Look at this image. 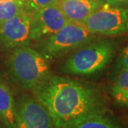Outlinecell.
<instances>
[{
	"mask_svg": "<svg viewBox=\"0 0 128 128\" xmlns=\"http://www.w3.org/2000/svg\"><path fill=\"white\" fill-rule=\"evenodd\" d=\"M122 106H125V107L128 108V100H126V102H125Z\"/></svg>",
	"mask_w": 128,
	"mask_h": 128,
	"instance_id": "obj_17",
	"label": "cell"
},
{
	"mask_svg": "<svg viewBox=\"0 0 128 128\" xmlns=\"http://www.w3.org/2000/svg\"><path fill=\"white\" fill-rule=\"evenodd\" d=\"M105 2L114 6H122L128 4V0H105Z\"/></svg>",
	"mask_w": 128,
	"mask_h": 128,
	"instance_id": "obj_16",
	"label": "cell"
},
{
	"mask_svg": "<svg viewBox=\"0 0 128 128\" xmlns=\"http://www.w3.org/2000/svg\"><path fill=\"white\" fill-rule=\"evenodd\" d=\"M127 32H128V30H127Z\"/></svg>",
	"mask_w": 128,
	"mask_h": 128,
	"instance_id": "obj_22",
	"label": "cell"
},
{
	"mask_svg": "<svg viewBox=\"0 0 128 128\" xmlns=\"http://www.w3.org/2000/svg\"><path fill=\"white\" fill-rule=\"evenodd\" d=\"M114 51V45L108 40L89 42L67 59L63 65L64 71L73 75L94 74L108 64Z\"/></svg>",
	"mask_w": 128,
	"mask_h": 128,
	"instance_id": "obj_3",
	"label": "cell"
},
{
	"mask_svg": "<svg viewBox=\"0 0 128 128\" xmlns=\"http://www.w3.org/2000/svg\"><path fill=\"white\" fill-rule=\"evenodd\" d=\"M55 128H57V127H55Z\"/></svg>",
	"mask_w": 128,
	"mask_h": 128,
	"instance_id": "obj_21",
	"label": "cell"
},
{
	"mask_svg": "<svg viewBox=\"0 0 128 128\" xmlns=\"http://www.w3.org/2000/svg\"><path fill=\"white\" fill-rule=\"evenodd\" d=\"M23 2L26 8L33 11L42 8L56 5L59 0H23Z\"/></svg>",
	"mask_w": 128,
	"mask_h": 128,
	"instance_id": "obj_14",
	"label": "cell"
},
{
	"mask_svg": "<svg viewBox=\"0 0 128 128\" xmlns=\"http://www.w3.org/2000/svg\"><path fill=\"white\" fill-rule=\"evenodd\" d=\"M0 122L6 128H16V102L9 86L0 77Z\"/></svg>",
	"mask_w": 128,
	"mask_h": 128,
	"instance_id": "obj_10",
	"label": "cell"
},
{
	"mask_svg": "<svg viewBox=\"0 0 128 128\" xmlns=\"http://www.w3.org/2000/svg\"><path fill=\"white\" fill-rule=\"evenodd\" d=\"M94 1H98V2H105V0H94Z\"/></svg>",
	"mask_w": 128,
	"mask_h": 128,
	"instance_id": "obj_18",
	"label": "cell"
},
{
	"mask_svg": "<svg viewBox=\"0 0 128 128\" xmlns=\"http://www.w3.org/2000/svg\"><path fill=\"white\" fill-rule=\"evenodd\" d=\"M112 95L121 105L128 100V70L118 73L112 86Z\"/></svg>",
	"mask_w": 128,
	"mask_h": 128,
	"instance_id": "obj_11",
	"label": "cell"
},
{
	"mask_svg": "<svg viewBox=\"0 0 128 128\" xmlns=\"http://www.w3.org/2000/svg\"><path fill=\"white\" fill-rule=\"evenodd\" d=\"M0 128H4V126H0Z\"/></svg>",
	"mask_w": 128,
	"mask_h": 128,
	"instance_id": "obj_19",
	"label": "cell"
},
{
	"mask_svg": "<svg viewBox=\"0 0 128 128\" xmlns=\"http://www.w3.org/2000/svg\"><path fill=\"white\" fill-rule=\"evenodd\" d=\"M68 22L56 5L33 10L32 12L31 39L40 40L56 33Z\"/></svg>",
	"mask_w": 128,
	"mask_h": 128,
	"instance_id": "obj_8",
	"label": "cell"
},
{
	"mask_svg": "<svg viewBox=\"0 0 128 128\" xmlns=\"http://www.w3.org/2000/svg\"><path fill=\"white\" fill-rule=\"evenodd\" d=\"M1 1H5V0H0V2H1Z\"/></svg>",
	"mask_w": 128,
	"mask_h": 128,
	"instance_id": "obj_20",
	"label": "cell"
},
{
	"mask_svg": "<svg viewBox=\"0 0 128 128\" xmlns=\"http://www.w3.org/2000/svg\"><path fill=\"white\" fill-rule=\"evenodd\" d=\"M92 34L82 23L68 22L60 31L46 36L40 44V53L47 59L64 55L91 42Z\"/></svg>",
	"mask_w": 128,
	"mask_h": 128,
	"instance_id": "obj_4",
	"label": "cell"
},
{
	"mask_svg": "<svg viewBox=\"0 0 128 128\" xmlns=\"http://www.w3.org/2000/svg\"><path fill=\"white\" fill-rule=\"evenodd\" d=\"M82 24L94 35L122 34L128 30V8L103 2Z\"/></svg>",
	"mask_w": 128,
	"mask_h": 128,
	"instance_id": "obj_5",
	"label": "cell"
},
{
	"mask_svg": "<svg viewBox=\"0 0 128 128\" xmlns=\"http://www.w3.org/2000/svg\"><path fill=\"white\" fill-rule=\"evenodd\" d=\"M8 68L13 82L28 90L36 88L50 74L48 59L28 46L13 49Z\"/></svg>",
	"mask_w": 128,
	"mask_h": 128,
	"instance_id": "obj_2",
	"label": "cell"
},
{
	"mask_svg": "<svg viewBox=\"0 0 128 128\" xmlns=\"http://www.w3.org/2000/svg\"><path fill=\"white\" fill-rule=\"evenodd\" d=\"M26 8L23 0H5L0 2V24L13 18Z\"/></svg>",
	"mask_w": 128,
	"mask_h": 128,
	"instance_id": "obj_13",
	"label": "cell"
},
{
	"mask_svg": "<svg viewBox=\"0 0 128 128\" xmlns=\"http://www.w3.org/2000/svg\"><path fill=\"white\" fill-rule=\"evenodd\" d=\"M103 2L94 0H59V8L68 22L83 23Z\"/></svg>",
	"mask_w": 128,
	"mask_h": 128,
	"instance_id": "obj_9",
	"label": "cell"
},
{
	"mask_svg": "<svg viewBox=\"0 0 128 128\" xmlns=\"http://www.w3.org/2000/svg\"><path fill=\"white\" fill-rule=\"evenodd\" d=\"M73 128H127L107 115L97 116L81 122Z\"/></svg>",
	"mask_w": 128,
	"mask_h": 128,
	"instance_id": "obj_12",
	"label": "cell"
},
{
	"mask_svg": "<svg viewBox=\"0 0 128 128\" xmlns=\"http://www.w3.org/2000/svg\"><path fill=\"white\" fill-rule=\"evenodd\" d=\"M115 67L118 73L128 70V45L122 50Z\"/></svg>",
	"mask_w": 128,
	"mask_h": 128,
	"instance_id": "obj_15",
	"label": "cell"
},
{
	"mask_svg": "<svg viewBox=\"0 0 128 128\" xmlns=\"http://www.w3.org/2000/svg\"><path fill=\"white\" fill-rule=\"evenodd\" d=\"M32 12L26 8L0 24V44L6 49L28 46L31 39Z\"/></svg>",
	"mask_w": 128,
	"mask_h": 128,
	"instance_id": "obj_7",
	"label": "cell"
},
{
	"mask_svg": "<svg viewBox=\"0 0 128 128\" xmlns=\"http://www.w3.org/2000/svg\"><path fill=\"white\" fill-rule=\"evenodd\" d=\"M45 106L34 96L22 95L16 102V128H55Z\"/></svg>",
	"mask_w": 128,
	"mask_h": 128,
	"instance_id": "obj_6",
	"label": "cell"
},
{
	"mask_svg": "<svg viewBox=\"0 0 128 128\" xmlns=\"http://www.w3.org/2000/svg\"><path fill=\"white\" fill-rule=\"evenodd\" d=\"M32 91L57 128H73L89 118L105 115L108 111L107 100L99 90L64 77L50 74Z\"/></svg>",
	"mask_w": 128,
	"mask_h": 128,
	"instance_id": "obj_1",
	"label": "cell"
}]
</instances>
